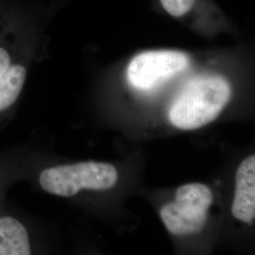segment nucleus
Returning a JSON list of instances; mask_svg holds the SVG:
<instances>
[{"label": "nucleus", "mask_w": 255, "mask_h": 255, "mask_svg": "<svg viewBox=\"0 0 255 255\" xmlns=\"http://www.w3.org/2000/svg\"><path fill=\"white\" fill-rule=\"evenodd\" d=\"M231 86L219 76H201L188 82L168 112L171 124L190 130L208 125L220 115L231 99Z\"/></svg>", "instance_id": "1"}, {"label": "nucleus", "mask_w": 255, "mask_h": 255, "mask_svg": "<svg viewBox=\"0 0 255 255\" xmlns=\"http://www.w3.org/2000/svg\"><path fill=\"white\" fill-rule=\"evenodd\" d=\"M117 168L112 164L82 162L44 170L40 184L45 191L60 197H73L82 189L107 190L118 182Z\"/></svg>", "instance_id": "2"}, {"label": "nucleus", "mask_w": 255, "mask_h": 255, "mask_svg": "<svg viewBox=\"0 0 255 255\" xmlns=\"http://www.w3.org/2000/svg\"><path fill=\"white\" fill-rule=\"evenodd\" d=\"M213 194L202 183H187L176 192L173 202L165 204L160 212L168 232L176 236L199 234L207 223Z\"/></svg>", "instance_id": "3"}, {"label": "nucleus", "mask_w": 255, "mask_h": 255, "mask_svg": "<svg viewBox=\"0 0 255 255\" xmlns=\"http://www.w3.org/2000/svg\"><path fill=\"white\" fill-rule=\"evenodd\" d=\"M188 64L187 55L181 51H146L130 61L128 66V81L137 89L148 90L181 73Z\"/></svg>", "instance_id": "4"}, {"label": "nucleus", "mask_w": 255, "mask_h": 255, "mask_svg": "<svg viewBox=\"0 0 255 255\" xmlns=\"http://www.w3.org/2000/svg\"><path fill=\"white\" fill-rule=\"evenodd\" d=\"M236 219L252 225L255 218V156L246 158L237 168L236 193L232 206Z\"/></svg>", "instance_id": "5"}, {"label": "nucleus", "mask_w": 255, "mask_h": 255, "mask_svg": "<svg viewBox=\"0 0 255 255\" xmlns=\"http://www.w3.org/2000/svg\"><path fill=\"white\" fill-rule=\"evenodd\" d=\"M30 255L27 230L18 220L0 219V255Z\"/></svg>", "instance_id": "6"}, {"label": "nucleus", "mask_w": 255, "mask_h": 255, "mask_svg": "<svg viewBox=\"0 0 255 255\" xmlns=\"http://www.w3.org/2000/svg\"><path fill=\"white\" fill-rule=\"evenodd\" d=\"M26 78L27 70L21 64H10L0 78V112L8 109L18 99Z\"/></svg>", "instance_id": "7"}, {"label": "nucleus", "mask_w": 255, "mask_h": 255, "mask_svg": "<svg viewBox=\"0 0 255 255\" xmlns=\"http://www.w3.org/2000/svg\"><path fill=\"white\" fill-rule=\"evenodd\" d=\"M164 9L174 17H181L191 9L195 0H160Z\"/></svg>", "instance_id": "8"}, {"label": "nucleus", "mask_w": 255, "mask_h": 255, "mask_svg": "<svg viewBox=\"0 0 255 255\" xmlns=\"http://www.w3.org/2000/svg\"><path fill=\"white\" fill-rule=\"evenodd\" d=\"M10 64L9 52L4 47L0 46V78L8 70Z\"/></svg>", "instance_id": "9"}]
</instances>
